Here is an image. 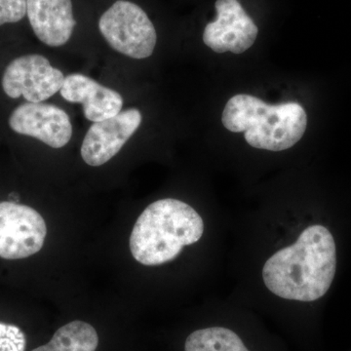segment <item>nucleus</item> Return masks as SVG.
<instances>
[{
    "label": "nucleus",
    "mask_w": 351,
    "mask_h": 351,
    "mask_svg": "<svg viewBox=\"0 0 351 351\" xmlns=\"http://www.w3.org/2000/svg\"><path fill=\"white\" fill-rule=\"evenodd\" d=\"M221 122L228 131L244 132L245 140L255 149L282 152L304 135L307 117L295 101L269 105L257 97L239 94L226 103Z\"/></svg>",
    "instance_id": "nucleus-3"
},
{
    "label": "nucleus",
    "mask_w": 351,
    "mask_h": 351,
    "mask_svg": "<svg viewBox=\"0 0 351 351\" xmlns=\"http://www.w3.org/2000/svg\"><path fill=\"white\" fill-rule=\"evenodd\" d=\"M99 29L110 47L133 59L151 57L156 48V27L134 2L117 0L101 16Z\"/></svg>",
    "instance_id": "nucleus-4"
},
{
    "label": "nucleus",
    "mask_w": 351,
    "mask_h": 351,
    "mask_svg": "<svg viewBox=\"0 0 351 351\" xmlns=\"http://www.w3.org/2000/svg\"><path fill=\"white\" fill-rule=\"evenodd\" d=\"M184 351H250L239 335L223 327H211L191 332Z\"/></svg>",
    "instance_id": "nucleus-13"
},
{
    "label": "nucleus",
    "mask_w": 351,
    "mask_h": 351,
    "mask_svg": "<svg viewBox=\"0 0 351 351\" xmlns=\"http://www.w3.org/2000/svg\"><path fill=\"white\" fill-rule=\"evenodd\" d=\"M9 126L15 133L38 138L53 149L68 145L73 136L68 113L51 104H22L11 113Z\"/></svg>",
    "instance_id": "nucleus-8"
},
{
    "label": "nucleus",
    "mask_w": 351,
    "mask_h": 351,
    "mask_svg": "<svg viewBox=\"0 0 351 351\" xmlns=\"http://www.w3.org/2000/svg\"><path fill=\"white\" fill-rule=\"evenodd\" d=\"M203 232V219L193 207L173 198L156 201L134 226L131 253L142 265H162L175 260L184 246L196 243Z\"/></svg>",
    "instance_id": "nucleus-2"
},
{
    "label": "nucleus",
    "mask_w": 351,
    "mask_h": 351,
    "mask_svg": "<svg viewBox=\"0 0 351 351\" xmlns=\"http://www.w3.org/2000/svg\"><path fill=\"white\" fill-rule=\"evenodd\" d=\"M47 226L34 208L12 201L0 202V258L19 260L43 249Z\"/></svg>",
    "instance_id": "nucleus-5"
},
{
    "label": "nucleus",
    "mask_w": 351,
    "mask_h": 351,
    "mask_svg": "<svg viewBox=\"0 0 351 351\" xmlns=\"http://www.w3.org/2000/svg\"><path fill=\"white\" fill-rule=\"evenodd\" d=\"M27 339L19 327L0 322V351H25Z\"/></svg>",
    "instance_id": "nucleus-14"
},
{
    "label": "nucleus",
    "mask_w": 351,
    "mask_h": 351,
    "mask_svg": "<svg viewBox=\"0 0 351 351\" xmlns=\"http://www.w3.org/2000/svg\"><path fill=\"white\" fill-rule=\"evenodd\" d=\"M337 270L336 242L325 226H309L294 244L265 262V286L282 299L317 301L331 287Z\"/></svg>",
    "instance_id": "nucleus-1"
},
{
    "label": "nucleus",
    "mask_w": 351,
    "mask_h": 351,
    "mask_svg": "<svg viewBox=\"0 0 351 351\" xmlns=\"http://www.w3.org/2000/svg\"><path fill=\"white\" fill-rule=\"evenodd\" d=\"M27 15L36 38L50 47L64 45L75 31L71 0H27Z\"/></svg>",
    "instance_id": "nucleus-11"
},
{
    "label": "nucleus",
    "mask_w": 351,
    "mask_h": 351,
    "mask_svg": "<svg viewBox=\"0 0 351 351\" xmlns=\"http://www.w3.org/2000/svg\"><path fill=\"white\" fill-rule=\"evenodd\" d=\"M99 336L84 321L75 320L60 328L49 343L32 351H96Z\"/></svg>",
    "instance_id": "nucleus-12"
},
{
    "label": "nucleus",
    "mask_w": 351,
    "mask_h": 351,
    "mask_svg": "<svg viewBox=\"0 0 351 351\" xmlns=\"http://www.w3.org/2000/svg\"><path fill=\"white\" fill-rule=\"evenodd\" d=\"M27 0H0V25L20 22L27 15Z\"/></svg>",
    "instance_id": "nucleus-15"
},
{
    "label": "nucleus",
    "mask_w": 351,
    "mask_h": 351,
    "mask_svg": "<svg viewBox=\"0 0 351 351\" xmlns=\"http://www.w3.org/2000/svg\"><path fill=\"white\" fill-rule=\"evenodd\" d=\"M64 76L45 57L38 54L16 58L2 77L4 93L12 99L23 96L27 103H43L63 86Z\"/></svg>",
    "instance_id": "nucleus-6"
},
{
    "label": "nucleus",
    "mask_w": 351,
    "mask_h": 351,
    "mask_svg": "<svg viewBox=\"0 0 351 351\" xmlns=\"http://www.w3.org/2000/svg\"><path fill=\"white\" fill-rule=\"evenodd\" d=\"M142 113L128 108L115 117L94 122L82 145V156L88 165L98 167L117 156L142 123Z\"/></svg>",
    "instance_id": "nucleus-9"
},
{
    "label": "nucleus",
    "mask_w": 351,
    "mask_h": 351,
    "mask_svg": "<svg viewBox=\"0 0 351 351\" xmlns=\"http://www.w3.org/2000/svg\"><path fill=\"white\" fill-rule=\"evenodd\" d=\"M217 18L205 27L203 41L216 53L242 54L258 38V29L239 0H217Z\"/></svg>",
    "instance_id": "nucleus-7"
},
{
    "label": "nucleus",
    "mask_w": 351,
    "mask_h": 351,
    "mask_svg": "<svg viewBox=\"0 0 351 351\" xmlns=\"http://www.w3.org/2000/svg\"><path fill=\"white\" fill-rule=\"evenodd\" d=\"M60 94L66 101L82 104L84 117L92 122L115 117L123 107V98L119 92L82 73L64 77Z\"/></svg>",
    "instance_id": "nucleus-10"
}]
</instances>
